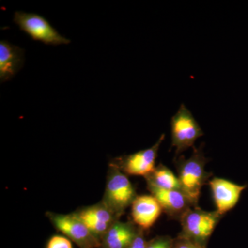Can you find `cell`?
I'll return each instance as SVG.
<instances>
[{
	"mask_svg": "<svg viewBox=\"0 0 248 248\" xmlns=\"http://www.w3.org/2000/svg\"><path fill=\"white\" fill-rule=\"evenodd\" d=\"M208 161L204 154L203 144L197 148L195 147L190 157L186 159L183 155H179L174 159L182 191L196 206H198L202 188L213 177V173L205 170Z\"/></svg>",
	"mask_w": 248,
	"mask_h": 248,
	"instance_id": "cell-1",
	"label": "cell"
},
{
	"mask_svg": "<svg viewBox=\"0 0 248 248\" xmlns=\"http://www.w3.org/2000/svg\"><path fill=\"white\" fill-rule=\"evenodd\" d=\"M223 217L216 210L205 211L199 206L192 207L179 220L182 231L179 234L207 246L210 236Z\"/></svg>",
	"mask_w": 248,
	"mask_h": 248,
	"instance_id": "cell-2",
	"label": "cell"
},
{
	"mask_svg": "<svg viewBox=\"0 0 248 248\" xmlns=\"http://www.w3.org/2000/svg\"><path fill=\"white\" fill-rule=\"evenodd\" d=\"M170 126L171 146L175 148L176 156L195 148V141L204 135L192 112L183 104L171 119Z\"/></svg>",
	"mask_w": 248,
	"mask_h": 248,
	"instance_id": "cell-3",
	"label": "cell"
},
{
	"mask_svg": "<svg viewBox=\"0 0 248 248\" xmlns=\"http://www.w3.org/2000/svg\"><path fill=\"white\" fill-rule=\"evenodd\" d=\"M14 22L21 31L30 36L32 40L46 45H68L71 40L59 33L58 31L40 15L16 11Z\"/></svg>",
	"mask_w": 248,
	"mask_h": 248,
	"instance_id": "cell-4",
	"label": "cell"
},
{
	"mask_svg": "<svg viewBox=\"0 0 248 248\" xmlns=\"http://www.w3.org/2000/svg\"><path fill=\"white\" fill-rule=\"evenodd\" d=\"M137 197L126 174L113 166L107 182L106 205L119 217L132 205Z\"/></svg>",
	"mask_w": 248,
	"mask_h": 248,
	"instance_id": "cell-5",
	"label": "cell"
},
{
	"mask_svg": "<svg viewBox=\"0 0 248 248\" xmlns=\"http://www.w3.org/2000/svg\"><path fill=\"white\" fill-rule=\"evenodd\" d=\"M165 134L161 135L155 145L148 149L142 150L134 154L119 158L118 163L114 165L122 169L125 174L131 175H149L156 168L155 162L157 157L160 146L165 140Z\"/></svg>",
	"mask_w": 248,
	"mask_h": 248,
	"instance_id": "cell-6",
	"label": "cell"
},
{
	"mask_svg": "<svg viewBox=\"0 0 248 248\" xmlns=\"http://www.w3.org/2000/svg\"><path fill=\"white\" fill-rule=\"evenodd\" d=\"M208 185L213 193L216 211L222 216L237 205L243 192L248 187V184L241 185L219 177L212 178Z\"/></svg>",
	"mask_w": 248,
	"mask_h": 248,
	"instance_id": "cell-7",
	"label": "cell"
},
{
	"mask_svg": "<svg viewBox=\"0 0 248 248\" xmlns=\"http://www.w3.org/2000/svg\"><path fill=\"white\" fill-rule=\"evenodd\" d=\"M49 218L59 231L81 247L92 248L97 246V237L74 214L64 215L50 213Z\"/></svg>",
	"mask_w": 248,
	"mask_h": 248,
	"instance_id": "cell-8",
	"label": "cell"
},
{
	"mask_svg": "<svg viewBox=\"0 0 248 248\" xmlns=\"http://www.w3.org/2000/svg\"><path fill=\"white\" fill-rule=\"evenodd\" d=\"M148 188L159 202L163 211L174 219L179 221L189 209L196 206L182 191L165 190L151 185H148Z\"/></svg>",
	"mask_w": 248,
	"mask_h": 248,
	"instance_id": "cell-9",
	"label": "cell"
},
{
	"mask_svg": "<svg viewBox=\"0 0 248 248\" xmlns=\"http://www.w3.org/2000/svg\"><path fill=\"white\" fill-rule=\"evenodd\" d=\"M131 206L134 223L142 231L151 228L163 211L158 201L152 195L138 196Z\"/></svg>",
	"mask_w": 248,
	"mask_h": 248,
	"instance_id": "cell-10",
	"label": "cell"
},
{
	"mask_svg": "<svg viewBox=\"0 0 248 248\" xmlns=\"http://www.w3.org/2000/svg\"><path fill=\"white\" fill-rule=\"evenodd\" d=\"M24 50L7 42H0V81L4 83L16 76L24 66Z\"/></svg>",
	"mask_w": 248,
	"mask_h": 248,
	"instance_id": "cell-11",
	"label": "cell"
},
{
	"mask_svg": "<svg viewBox=\"0 0 248 248\" xmlns=\"http://www.w3.org/2000/svg\"><path fill=\"white\" fill-rule=\"evenodd\" d=\"M139 231L130 222L115 221L105 234L106 246L107 248H128Z\"/></svg>",
	"mask_w": 248,
	"mask_h": 248,
	"instance_id": "cell-12",
	"label": "cell"
},
{
	"mask_svg": "<svg viewBox=\"0 0 248 248\" xmlns=\"http://www.w3.org/2000/svg\"><path fill=\"white\" fill-rule=\"evenodd\" d=\"M145 178L146 179L148 185L153 186L165 190L182 191V186L177 176L164 165L161 164L156 166L154 171Z\"/></svg>",
	"mask_w": 248,
	"mask_h": 248,
	"instance_id": "cell-13",
	"label": "cell"
},
{
	"mask_svg": "<svg viewBox=\"0 0 248 248\" xmlns=\"http://www.w3.org/2000/svg\"><path fill=\"white\" fill-rule=\"evenodd\" d=\"M80 216L88 217L96 221L112 225L117 221V215H115L107 205H94L81 210L77 213Z\"/></svg>",
	"mask_w": 248,
	"mask_h": 248,
	"instance_id": "cell-14",
	"label": "cell"
},
{
	"mask_svg": "<svg viewBox=\"0 0 248 248\" xmlns=\"http://www.w3.org/2000/svg\"><path fill=\"white\" fill-rule=\"evenodd\" d=\"M74 215L86 225L88 229L96 237H97V236H99V235L107 234L109 228L112 226V225L102 223V222L96 221V220L88 218V217L80 216V215H78L77 213L74 214Z\"/></svg>",
	"mask_w": 248,
	"mask_h": 248,
	"instance_id": "cell-15",
	"label": "cell"
},
{
	"mask_svg": "<svg viewBox=\"0 0 248 248\" xmlns=\"http://www.w3.org/2000/svg\"><path fill=\"white\" fill-rule=\"evenodd\" d=\"M172 248H207V246L178 234L173 239Z\"/></svg>",
	"mask_w": 248,
	"mask_h": 248,
	"instance_id": "cell-16",
	"label": "cell"
},
{
	"mask_svg": "<svg viewBox=\"0 0 248 248\" xmlns=\"http://www.w3.org/2000/svg\"><path fill=\"white\" fill-rule=\"evenodd\" d=\"M173 239L171 236L164 235L158 236L147 244V248H172Z\"/></svg>",
	"mask_w": 248,
	"mask_h": 248,
	"instance_id": "cell-17",
	"label": "cell"
},
{
	"mask_svg": "<svg viewBox=\"0 0 248 248\" xmlns=\"http://www.w3.org/2000/svg\"><path fill=\"white\" fill-rule=\"evenodd\" d=\"M47 248H73L71 241L64 236H54L47 245Z\"/></svg>",
	"mask_w": 248,
	"mask_h": 248,
	"instance_id": "cell-18",
	"label": "cell"
},
{
	"mask_svg": "<svg viewBox=\"0 0 248 248\" xmlns=\"http://www.w3.org/2000/svg\"><path fill=\"white\" fill-rule=\"evenodd\" d=\"M142 230L140 229L138 236H136L133 244L130 245L128 248H147V244L146 240L143 237V232Z\"/></svg>",
	"mask_w": 248,
	"mask_h": 248,
	"instance_id": "cell-19",
	"label": "cell"
}]
</instances>
